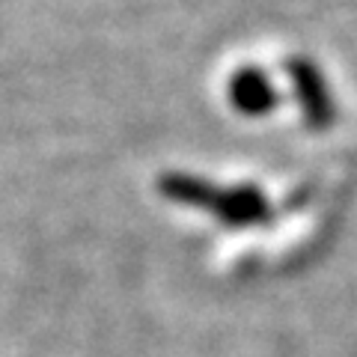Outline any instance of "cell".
Segmentation results:
<instances>
[{"instance_id": "cell-1", "label": "cell", "mask_w": 357, "mask_h": 357, "mask_svg": "<svg viewBox=\"0 0 357 357\" xmlns=\"http://www.w3.org/2000/svg\"><path fill=\"white\" fill-rule=\"evenodd\" d=\"M286 72L292 77L295 98L301 105V114H304V122L312 131L331 128L333 119H337V105H333V98L328 93V84L321 77L319 66L304 57H292L286 63Z\"/></svg>"}, {"instance_id": "cell-2", "label": "cell", "mask_w": 357, "mask_h": 357, "mask_svg": "<svg viewBox=\"0 0 357 357\" xmlns=\"http://www.w3.org/2000/svg\"><path fill=\"white\" fill-rule=\"evenodd\" d=\"M211 215L232 229L259 227V223L271 220V203H268V197L256 185H236V188L218 191Z\"/></svg>"}, {"instance_id": "cell-3", "label": "cell", "mask_w": 357, "mask_h": 357, "mask_svg": "<svg viewBox=\"0 0 357 357\" xmlns=\"http://www.w3.org/2000/svg\"><path fill=\"white\" fill-rule=\"evenodd\" d=\"M229 102L244 116H262L277 107L280 96H277V86L262 69L244 66L229 77Z\"/></svg>"}, {"instance_id": "cell-4", "label": "cell", "mask_w": 357, "mask_h": 357, "mask_svg": "<svg viewBox=\"0 0 357 357\" xmlns=\"http://www.w3.org/2000/svg\"><path fill=\"white\" fill-rule=\"evenodd\" d=\"M158 191L173 199V203H182V206H194V208H208L215 206V197L220 188H215L211 182L199 176H188V173H167L158 178Z\"/></svg>"}]
</instances>
